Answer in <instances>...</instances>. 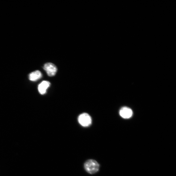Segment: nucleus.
<instances>
[{"mask_svg":"<svg viewBox=\"0 0 176 176\" xmlns=\"http://www.w3.org/2000/svg\"><path fill=\"white\" fill-rule=\"evenodd\" d=\"M50 85V83L48 81H43L38 86L39 92L42 95H43L46 93L47 89Z\"/></svg>","mask_w":176,"mask_h":176,"instance_id":"5","label":"nucleus"},{"mask_svg":"<svg viewBox=\"0 0 176 176\" xmlns=\"http://www.w3.org/2000/svg\"><path fill=\"white\" fill-rule=\"evenodd\" d=\"M119 114L122 118L128 119L132 117L133 112L132 110L129 108L124 107L120 110Z\"/></svg>","mask_w":176,"mask_h":176,"instance_id":"4","label":"nucleus"},{"mask_svg":"<svg viewBox=\"0 0 176 176\" xmlns=\"http://www.w3.org/2000/svg\"><path fill=\"white\" fill-rule=\"evenodd\" d=\"M42 77L41 72L39 70H36L30 73L29 75V79L32 81H35L40 79Z\"/></svg>","mask_w":176,"mask_h":176,"instance_id":"6","label":"nucleus"},{"mask_svg":"<svg viewBox=\"0 0 176 176\" xmlns=\"http://www.w3.org/2000/svg\"><path fill=\"white\" fill-rule=\"evenodd\" d=\"M79 124L84 127H88L92 123L91 117L87 113H83L80 115L78 118Z\"/></svg>","mask_w":176,"mask_h":176,"instance_id":"2","label":"nucleus"},{"mask_svg":"<svg viewBox=\"0 0 176 176\" xmlns=\"http://www.w3.org/2000/svg\"><path fill=\"white\" fill-rule=\"evenodd\" d=\"M43 69L50 77H53L56 75L57 68L54 64L51 63H47L44 66Z\"/></svg>","mask_w":176,"mask_h":176,"instance_id":"3","label":"nucleus"},{"mask_svg":"<svg viewBox=\"0 0 176 176\" xmlns=\"http://www.w3.org/2000/svg\"><path fill=\"white\" fill-rule=\"evenodd\" d=\"M84 168L86 171L89 174H93L98 171L99 165L95 160L89 159L85 162Z\"/></svg>","mask_w":176,"mask_h":176,"instance_id":"1","label":"nucleus"}]
</instances>
